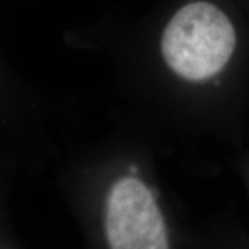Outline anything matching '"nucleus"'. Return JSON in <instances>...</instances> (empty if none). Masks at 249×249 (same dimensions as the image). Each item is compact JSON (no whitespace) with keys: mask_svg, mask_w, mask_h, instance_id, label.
Here are the masks:
<instances>
[{"mask_svg":"<svg viewBox=\"0 0 249 249\" xmlns=\"http://www.w3.org/2000/svg\"><path fill=\"white\" fill-rule=\"evenodd\" d=\"M237 170L240 172L244 178L249 181V148L248 147H241L234 151L232 160Z\"/></svg>","mask_w":249,"mask_h":249,"instance_id":"f03ea898","label":"nucleus"},{"mask_svg":"<svg viewBox=\"0 0 249 249\" xmlns=\"http://www.w3.org/2000/svg\"><path fill=\"white\" fill-rule=\"evenodd\" d=\"M109 64L126 119L163 140L244 147L249 129V24L224 0H181L116 35L73 36Z\"/></svg>","mask_w":249,"mask_h":249,"instance_id":"f257e3e1","label":"nucleus"}]
</instances>
